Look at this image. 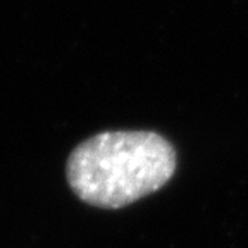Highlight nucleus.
<instances>
[{"mask_svg": "<svg viewBox=\"0 0 248 248\" xmlns=\"http://www.w3.org/2000/svg\"><path fill=\"white\" fill-rule=\"evenodd\" d=\"M176 150L152 131H105L78 145L67 181L90 205L119 209L162 188L176 172Z\"/></svg>", "mask_w": 248, "mask_h": 248, "instance_id": "nucleus-1", "label": "nucleus"}]
</instances>
